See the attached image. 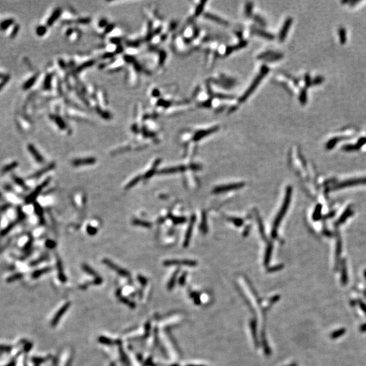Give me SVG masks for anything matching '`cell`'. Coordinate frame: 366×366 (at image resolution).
I'll return each mask as SVG.
<instances>
[{
	"instance_id": "obj_15",
	"label": "cell",
	"mask_w": 366,
	"mask_h": 366,
	"mask_svg": "<svg viewBox=\"0 0 366 366\" xmlns=\"http://www.w3.org/2000/svg\"><path fill=\"white\" fill-rule=\"evenodd\" d=\"M338 35L340 37V41L342 44H345L346 41V30L344 28H340L338 30Z\"/></svg>"
},
{
	"instance_id": "obj_4",
	"label": "cell",
	"mask_w": 366,
	"mask_h": 366,
	"mask_svg": "<svg viewBox=\"0 0 366 366\" xmlns=\"http://www.w3.org/2000/svg\"><path fill=\"white\" fill-rule=\"evenodd\" d=\"M96 160L95 158H85V159H75L72 162V164L75 166H80V165H92L96 163Z\"/></svg>"
},
{
	"instance_id": "obj_25",
	"label": "cell",
	"mask_w": 366,
	"mask_h": 366,
	"mask_svg": "<svg viewBox=\"0 0 366 366\" xmlns=\"http://www.w3.org/2000/svg\"><path fill=\"white\" fill-rule=\"evenodd\" d=\"M230 220L233 222V223L237 227H239L243 224V220L239 218H231L230 219Z\"/></svg>"
},
{
	"instance_id": "obj_5",
	"label": "cell",
	"mask_w": 366,
	"mask_h": 366,
	"mask_svg": "<svg viewBox=\"0 0 366 366\" xmlns=\"http://www.w3.org/2000/svg\"><path fill=\"white\" fill-rule=\"evenodd\" d=\"M164 265L166 266H171V265H176V264H184V265H187L189 267H194L196 265V263L194 261L192 260H167L164 262Z\"/></svg>"
},
{
	"instance_id": "obj_6",
	"label": "cell",
	"mask_w": 366,
	"mask_h": 366,
	"mask_svg": "<svg viewBox=\"0 0 366 366\" xmlns=\"http://www.w3.org/2000/svg\"><path fill=\"white\" fill-rule=\"evenodd\" d=\"M69 306H70V303L67 302L61 307L60 310H58V313L56 314V315L54 316V317L53 318V320H52V326H54L58 321H59V319H60L61 317L63 315L64 313L67 311V310L68 309Z\"/></svg>"
},
{
	"instance_id": "obj_14",
	"label": "cell",
	"mask_w": 366,
	"mask_h": 366,
	"mask_svg": "<svg viewBox=\"0 0 366 366\" xmlns=\"http://www.w3.org/2000/svg\"><path fill=\"white\" fill-rule=\"evenodd\" d=\"M29 150H30V151L31 152L32 155L34 156L35 159L37 160L38 162H43V158H42L41 155H40V153L37 152V150H36L33 146H29Z\"/></svg>"
},
{
	"instance_id": "obj_7",
	"label": "cell",
	"mask_w": 366,
	"mask_h": 366,
	"mask_svg": "<svg viewBox=\"0 0 366 366\" xmlns=\"http://www.w3.org/2000/svg\"><path fill=\"white\" fill-rule=\"evenodd\" d=\"M49 182H50V178L47 179L46 181H44L43 183H42L41 185H40V186H38V187H37V189H36L34 191V192H33V193H32V194H31V195L30 196H29V197H28V199H27V201H28L29 202H31V201H33L34 199H35L36 197H37V195H39V193H40L42 189H44V188L45 187V186H46V185L48 184Z\"/></svg>"
},
{
	"instance_id": "obj_26",
	"label": "cell",
	"mask_w": 366,
	"mask_h": 366,
	"mask_svg": "<svg viewBox=\"0 0 366 366\" xmlns=\"http://www.w3.org/2000/svg\"><path fill=\"white\" fill-rule=\"evenodd\" d=\"M45 245H46V246L48 248H50V249H53V248H54L56 246V243L52 240H48L46 243H45Z\"/></svg>"
},
{
	"instance_id": "obj_16",
	"label": "cell",
	"mask_w": 366,
	"mask_h": 366,
	"mask_svg": "<svg viewBox=\"0 0 366 366\" xmlns=\"http://www.w3.org/2000/svg\"><path fill=\"white\" fill-rule=\"evenodd\" d=\"M54 166H55V164H54V163H51V164L48 165L47 166V167H45V168H44V169H42L41 170L39 171V172L37 173V174H36L35 175V177H39V176H40L41 175L44 174V173H45V172H48V171L51 170V169H53V168H54Z\"/></svg>"
},
{
	"instance_id": "obj_27",
	"label": "cell",
	"mask_w": 366,
	"mask_h": 366,
	"mask_svg": "<svg viewBox=\"0 0 366 366\" xmlns=\"http://www.w3.org/2000/svg\"><path fill=\"white\" fill-rule=\"evenodd\" d=\"M172 220H173V221H174V223L175 224H178V223H184V222L185 221V218H176V217H175V218H173Z\"/></svg>"
},
{
	"instance_id": "obj_10",
	"label": "cell",
	"mask_w": 366,
	"mask_h": 366,
	"mask_svg": "<svg viewBox=\"0 0 366 366\" xmlns=\"http://www.w3.org/2000/svg\"><path fill=\"white\" fill-rule=\"evenodd\" d=\"M160 162H161V159H157L156 161L154 162V163H153L151 169L146 172L145 174V176H144V178H145V179H147V178H151V176L154 175L155 173V171H156V168L158 167V165L159 164Z\"/></svg>"
},
{
	"instance_id": "obj_17",
	"label": "cell",
	"mask_w": 366,
	"mask_h": 366,
	"mask_svg": "<svg viewBox=\"0 0 366 366\" xmlns=\"http://www.w3.org/2000/svg\"><path fill=\"white\" fill-rule=\"evenodd\" d=\"M142 179V176H138L135 177L134 179H132L131 181H130L128 184L126 185V189H131L133 187H134V186L138 183L140 180Z\"/></svg>"
},
{
	"instance_id": "obj_20",
	"label": "cell",
	"mask_w": 366,
	"mask_h": 366,
	"mask_svg": "<svg viewBox=\"0 0 366 366\" xmlns=\"http://www.w3.org/2000/svg\"><path fill=\"white\" fill-rule=\"evenodd\" d=\"M271 251H272V246H271V245H269V246L268 247V248H267V252H266V256H265V259H264V263H265V264H267L268 263H269V260H270L271 254Z\"/></svg>"
},
{
	"instance_id": "obj_2",
	"label": "cell",
	"mask_w": 366,
	"mask_h": 366,
	"mask_svg": "<svg viewBox=\"0 0 366 366\" xmlns=\"http://www.w3.org/2000/svg\"><path fill=\"white\" fill-rule=\"evenodd\" d=\"M103 262L104 264H105L107 266H108L111 269L115 271V272H117L119 274H120V275L126 277H127L130 276V273H128V271L122 269V268H120L119 267L116 265L115 264H114L113 262H111V260H108V259H104L103 260Z\"/></svg>"
},
{
	"instance_id": "obj_18",
	"label": "cell",
	"mask_w": 366,
	"mask_h": 366,
	"mask_svg": "<svg viewBox=\"0 0 366 366\" xmlns=\"http://www.w3.org/2000/svg\"><path fill=\"white\" fill-rule=\"evenodd\" d=\"M82 269H84L85 271H86V272L87 273H88V274H91V275H93V276L97 277V276H96V275H97V274H96V273L95 272V271H94L92 269H91V267H90L89 266L87 265V264H83V265H82Z\"/></svg>"
},
{
	"instance_id": "obj_8",
	"label": "cell",
	"mask_w": 366,
	"mask_h": 366,
	"mask_svg": "<svg viewBox=\"0 0 366 366\" xmlns=\"http://www.w3.org/2000/svg\"><path fill=\"white\" fill-rule=\"evenodd\" d=\"M187 168L185 166H178V167L174 168H169L166 169H163L162 170L159 171V174H173V173L178 172H182L185 170Z\"/></svg>"
},
{
	"instance_id": "obj_24",
	"label": "cell",
	"mask_w": 366,
	"mask_h": 366,
	"mask_svg": "<svg viewBox=\"0 0 366 366\" xmlns=\"http://www.w3.org/2000/svg\"><path fill=\"white\" fill-rule=\"evenodd\" d=\"M323 77H321V76H318V77H316L313 81H312V85H317L323 82Z\"/></svg>"
},
{
	"instance_id": "obj_21",
	"label": "cell",
	"mask_w": 366,
	"mask_h": 366,
	"mask_svg": "<svg viewBox=\"0 0 366 366\" xmlns=\"http://www.w3.org/2000/svg\"><path fill=\"white\" fill-rule=\"evenodd\" d=\"M177 274H178V271L175 272V273L173 274L172 277L171 278L170 281H169V282L168 283V288L169 289H172V287L174 286V283H175V281H176V276H177Z\"/></svg>"
},
{
	"instance_id": "obj_11",
	"label": "cell",
	"mask_w": 366,
	"mask_h": 366,
	"mask_svg": "<svg viewBox=\"0 0 366 366\" xmlns=\"http://www.w3.org/2000/svg\"><path fill=\"white\" fill-rule=\"evenodd\" d=\"M57 267L58 270V277H59V279L63 283H64L67 281V278L64 274L63 265H62V263L60 260H58L57 261Z\"/></svg>"
},
{
	"instance_id": "obj_22",
	"label": "cell",
	"mask_w": 366,
	"mask_h": 366,
	"mask_svg": "<svg viewBox=\"0 0 366 366\" xmlns=\"http://www.w3.org/2000/svg\"><path fill=\"white\" fill-rule=\"evenodd\" d=\"M87 232L90 235H94L97 233V229L95 227H91L90 225H88L87 227Z\"/></svg>"
},
{
	"instance_id": "obj_23",
	"label": "cell",
	"mask_w": 366,
	"mask_h": 366,
	"mask_svg": "<svg viewBox=\"0 0 366 366\" xmlns=\"http://www.w3.org/2000/svg\"><path fill=\"white\" fill-rule=\"evenodd\" d=\"M50 270H51L50 268H46V269H42V270L37 271V272L33 274V277H37L40 276V274H41L45 273H47V272H49V271H50Z\"/></svg>"
},
{
	"instance_id": "obj_1",
	"label": "cell",
	"mask_w": 366,
	"mask_h": 366,
	"mask_svg": "<svg viewBox=\"0 0 366 366\" xmlns=\"http://www.w3.org/2000/svg\"><path fill=\"white\" fill-rule=\"evenodd\" d=\"M291 195H292V188L288 187L287 189L286 198H285V200H284L283 204L282 205V208H281L279 213L278 214V215L277 216L275 220H274V222L273 228V231H272L273 237H274L276 236L277 227H278L279 224H280L281 220H282L283 216L286 214V212L287 210V208H288V205H289L290 201V199H291Z\"/></svg>"
},
{
	"instance_id": "obj_3",
	"label": "cell",
	"mask_w": 366,
	"mask_h": 366,
	"mask_svg": "<svg viewBox=\"0 0 366 366\" xmlns=\"http://www.w3.org/2000/svg\"><path fill=\"white\" fill-rule=\"evenodd\" d=\"M244 185V183H236V184H232V185H226V186H220V187H218L216 188H215L214 189L213 192L215 193H222V192H224V191H231V190H234V189H239L243 187Z\"/></svg>"
},
{
	"instance_id": "obj_12",
	"label": "cell",
	"mask_w": 366,
	"mask_h": 366,
	"mask_svg": "<svg viewBox=\"0 0 366 366\" xmlns=\"http://www.w3.org/2000/svg\"><path fill=\"white\" fill-rule=\"evenodd\" d=\"M292 19L289 18L288 20H287L286 22V23H285V25H284V26H283V28L282 29V33H281V35H280V39H281V40H283L284 37H286V35L287 34V31H288V29H289L290 26L291 25V24H292Z\"/></svg>"
},
{
	"instance_id": "obj_13",
	"label": "cell",
	"mask_w": 366,
	"mask_h": 366,
	"mask_svg": "<svg viewBox=\"0 0 366 366\" xmlns=\"http://www.w3.org/2000/svg\"><path fill=\"white\" fill-rule=\"evenodd\" d=\"M132 224L136 225V226H140L146 228H150L151 227V224L147 221L139 220V219H134L132 221Z\"/></svg>"
},
{
	"instance_id": "obj_28",
	"label": "cell",
	"mask_w": 366,
	"mask_h": 366,
	"mask_svg": "<svg viewBox=\"0 0 366 366\" xmlns=\"http://www.w3.org/2000/svg\"><path fill=\"white\" fill-rule=\"evenodd\" d=\"M138 279H139V281L140 282V283H142V284H146V279L145 278V277H142V276H139L138 277Z\"/></svg>"
},
{
	"instance_id": "obj_19",
	"label": "cell",
	"mask_w": 366,
	"mask_h": 366,
	"mask_svg": "<svg viewBox=\"0 0 366 366\" xmlns=\"http://www.w3.org/2000/svg\"><path fill=\"white\" fill-rule=\"evenodd\" d=\"M35 210L36 212H37V214L38 215L39 218L41 219V221L42 222V223H44V216H43V210H42L41 208L39 205L38 204H36V206H35Z\"/></svg>"
},
{
	"instance_id": "obj_9",
	"label": "cell",
	"mask_w": 366,
	"mask_h": 366,
	"mask_svg": "<svg viewBox=\"0 0 366 366\" xmlns=\"http://www.w3.org/2000/svg\"><path fill=\"white\" fill-rule=\"evenodd\" d=\"M195 216H193L191 219V223L189 224V228L187 230V234H186V236H185V242H184V245L185 246H188V243L189 242V240H190V238L191 236V233H192V230H193V224L195 223Z\"/></svg>"
},
{
	"instance_id": "obj_29",
	"label": "cell",
	"mask_w": 366,
	"mask_h": 366,
	"mask_svg": "<svg viewBox=\"0 0 366 366\" xmlns=\"http://www.w3.org/2000/svg\"><path fill=\"white\" fill-rule=\"evenodd\" d=\"M189 366H194V365H189Z\"/></svg>"
}]
</instances>
